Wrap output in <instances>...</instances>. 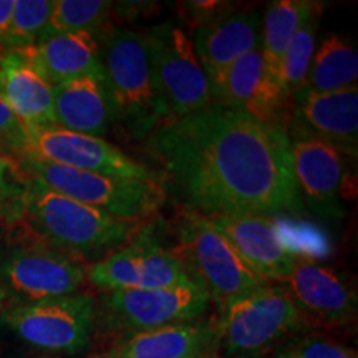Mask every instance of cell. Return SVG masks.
<instances>
[{"mask_svg":"<svg viewBox=\"0 0 358 358\" xmlns=\"http://www.w3.org/2000/svg\"><path fill=\"white\" fill-rule=\"evenodd\" d=\"M148 151L176 198L203 216L299 211L285 129L213 101L150 133Z\"/></svg>","mask_w":358,"mask_h":358,"instance_id":"cell-1","label":"cell"},{"mask_svg":"<svg viewBox=\"0 0 358 358\" xmlns=\"http://www.w3.org/2000/svg\"><path fill=\"white\" fill-rule=\"evenodd\" d=\"M15 221L24 222L40 243L80 262L101 261L141 231V221L110 216L48 189L30 176Z\"/></svg>","mask_w":358,"mask_h":358,"instance_id":"cell-2","label":"cell"},{"mask_svg":"<svg viewBox=\"0 0 358 358\" xmlns=\"http://www.w3.org/2000/svg\"><path fill=\"white\" fill-rule=\"evenodd\" d=\"M187 275L219 307L252 292L267 282L241 259L211 219L187 211L178 227V248L173 250Z\"/></svg>","mask_w":358,"mask_h":358,"instance_id":"cell-3","label":"cell"},{"mask_svg":"<svg viewBox=\"0 0 358 358\" xmlns=\"http://www.w3.org/2000/svg\"><path fill=\"white\" fill-rule=\"evenodd\" d=\"M307 317L284 287L262 285L221 308L217 343L232 358H257L307 329Z\"/></svg>","mask_w":358,"mask_h":358,"instance_id":"cell-4","label":"cell"},{"mask_svg":"<svg viewBox=\"0 0 358 358\" xmlns=\"http://www.w3.org/2000/svg\"><path fill=\"white\" fill-rule=\"evenodd\" d=\"M19 164L27 176L37 179L48 189L120 219L141 221L153 216L166 199V189L161 182L80 171L29 156H24Z\"/></svg>","mask_w":358,"mask_h":358,"instance_id":"cell-5","label":"cell"},{"mask_svg":"<svg viewBox=\"0 0 358 358\" xmlns=\"http://www.w3.org/2000/svg\"><path fill=\"white\" fill-rule=\"evenodd\" d=\"M101 66L115 116L127 123L134 136H150L161 123V113L146 34L111 30L101 45Z\"/></svg>","mask_w":358,"mask_h":358,"instance_id":"cell-6","label":"cell"},{"mask_svg":"<svg viewBox=\"0 0 358 358\" xmlns=\"http://www.w3.org/2000/svg\"><path fill=\"white\" fill-rule=\"evenodd\" d=\"M146 37L161 123L182 118L214 101L208 77L185 30L168 22L151 29Z\"/></svg>","mask_w":358,"mask_h":358,"instance_id":"cell-7","label":"cell"},{"mask_svg":"<svg viewBox=\"0 0 358 358\" xmlns=\"http://www.w3.org/2000/svg\"><path fill=\"white\" fill-rule=\"evenodd\" d=\"M95 301L85 292L32 303L2 313V325L22 342L55 355H80L95 330Z\"/></svg>","mask_w":358,"mask_h":358,"instance_id":"cell-8","label":"cell"},{"mask_svg":"<svg viewBox=\"0 0 358 358\" xmlns=\"http://www.w3.org/2000/svg\"><path fill=\"white\" fill-rule=\"evenodd\" d=\"M209 303L208 294L189 279L171 287L106 292L101 297V319L106 329L131 335L199 320Z\"/></svg>","mask_w":358,"mask_h":358,"instance_id":"cell-9","label":"cell"},{"mask_svg":"<svg viewBox=\"0 0 358 358\" xmlns=\"http://www.w3.org/2000/svg\"><path fill=\"white\" fill-rule=\"evenodd\" d=\"M24 156L105 176L161 182L155 169L134 161L103 138L69 131L57 124L27 128Z\"/></svg>","mask_w":358,"mask_h":358,"instance_id":"cell-10","label":"cell"},{"mask_svg":"<svg viewBox=\"0 0 358 358\" xmlns=\"http://www.w3.org/2000/svg\"><path fill=\"white\" fill-rule=\"evenodd\" d=\"M87 279V267L43 243L17 244L0 259V287L32 303L77 294Z\"/></svg>","mask_w":358,"mask_h":358,"instance_id":"cell-11","label":"cell"},{"mask_svg":"<svg viewBox=\"0 0 358 358\" xmlns=\"http://www.w3.org/2000/svg\"><path fill=\"white\" fill-rule=\"evenodd\" d=\"M87 279L105 292H115L171 287L191 277L173 250L140 231L127 245L87 267Z\"/></svg>","mask_w":358,"mask_h":358,"instance_id":"cell-12","label":"cell"},{"mask_svg":"<svg viewBox=\"0 0 358 358\" xmlns=\"http://www.w3.org/2000/svg\"><path fill=\"white\" fill-rule=\"evenodd\" d=\"M292 171L299 194L320 216H340L338 198L345 176V159L337 148L313 134L289 136Z\"/></svg>","mask_w":358,"mask_h":358,"instance_id":"cell-13","label":"cell"},{"mask_svg":"<svg viewBox=\"0 0 358 358\" xmlns=\"http://www.w3.org/2000/svg\"><path fill=\"white\" fill-rule=\"evenodd\" d=\"M282 284L306 317L338 325L355 319V289L332 267L297 256Z\"/></svg>","mask_w":358,"mask_h":358,"instance_id":"cell-14","label":"cell"},{"mask_svg":"<svg viewBox=\"0 0 358 358\" xmlns=\"http://www.w3.org/2000/svg\"><path fill=\"white\" fill-rule=\"evenodd\" d=\"M209 219L261 279L282 282L289 275L297 256L267 216H211Z\"/></svg>","mask_w":358,"mask_h":358,"instance_id":"cell-15","label":"cell"},{"mask_svg":"<svg viewBox=\"0 0 358 358\" xmlns=\"http://www.w3.org/2000/svg\"><path fill=\"white\" fill-rule=\"evenodd\" d=\"M211 95L214 101L234 106L257 122L280 127L279 115L285 96L264 65L261 47L224 71L219 82L211 87Z\"/></svg>","mask_w":358,"mask_h":358,"instance_id":"cell-16","label":"cell"},{"mask_svg":"<svg viewBox=\"0 0 358 358\" xmlns=\"http://www.w3.org/2000/svg\"><path fill=\"white\" fill-rule=\"evenodd\" d=\"M295 116L303 131L337 148L342 155L357 158L358 150V88L338 92L294 93Z\"/></svg>","mask_w":358,"mask_h":358,"instance_id":"cell-17","label":"cell"},{"mask_svg":"<svg viewBox=\"0 0 358 358\" xmlns=\"http://www.w3.org/2000/svg\"><path fill=\"white\" fill-rule=\"evenodd\" d=\"M261 27L262 19L257 10L232 12L196 27L191 40L209 87H214L239 58L261 47Z\"/></svg>","mask_w":358,"mask_h":358,"instance_id":"cell-18","label":"cell"},{"mask_svg":"<svg viewBox=\"0 0 358 358\" xmlns=\"http://www.w3.org/2000/svg\"><path fill=\"white\" fill-rule=\"evenodd\" d=\"M0 95L25 128L55 124L53 85L25 50L0 52Z\"/></svg>","mask_w":358,"mask_h":358,"instance_id":"cell-19","label":"cell"},{"mask_svg":"<svg viewBox=\"0 0 358 358\" xmlns=\"http://www.w3.org/2000/svg\"><path fill=\"white\" fill-rule=\"evenodd\" d=\"M55 124L69 131L103 138L115 118L103 75H87L53 87Z\"/></svg>","mask_w":358,"mask_h":358,"instance_id":"cell-20","label":"cell"},{"mask_svg":"<svg viewBox=\"0 0 358 358\" xmlns=\"http://www.w3.org/2000/svg\"><path fill=\"white\" fill-rule=\"evenodd\" d=\"M217 345L216 324L187 322L127 335L105 358H194Z\"/></svg>","mask_w":358,"mask_h":358,"instance_id":"cell-21","label":"cell"},{"mask_svg":"<svg viewBox=\"0 0 358 358\" xmlns=\"http://www.w3.org/2000/svg\"><path fill=\"white\" fill-rule=\"evenodd\" d=\"M25 53L53 87L87 75H103L101 45L93 34L43 35Z\"/></svg>","mask_w":358,"mask_h":358,"instance_id":"cell-22","label":"cell"},{"mask_svg":"<svg viewBox=\"0 0 358 358\" xmlns=\"http://www.w3.org/2000/svg\"><path fill=\"white\" fill-rule=\"evenodd\" d=\"M320 12L322 3L313 0H277L267 7L261 27V53L264 65L275 80L289 42L308 19Z\"/></svg>","mask_w":358,"mask_h":358,"instance_id":"cell-23","label":"cell"},{"mask_svg":"<svg viewBox=\"0 0 358 358\" xmlns=\"http://www.w3.org/2000/svg\"><path fill=\"white\" fill-rule=\"evenodd\" d=\"M358 52L355 45L340 35H329L317 45L303 90L338 92L357 87Z\"/></svg>","mask_w":358,"mask_h":358,"instance_id":"cell-24","label":"cell"},{"mask_svg":"<svg viewBox=\"0 0 358 358\" xmlns=\"http://www.w3.org/2000/svg\"><path fill=\"white\" fill-rule=\"evenodd\" d=\"M319 17L320 15H315L308 19L297 30V34L290 40L284 55L280 58L279 70H277V83H279L285 98L292 96L306 83L313 53L317 48Z\"/></svg>","mask_w":358,"mask_h":358,"instance_id":"cell-25","label":"cell"},{"mask_svg":"<svg viewBox=\"0 0 358 358\" xmlns=\"http://www.w3.org/2000/svg\"><path fill=\"white\" fill-rule=\"evenodd\" d=\"M53 0H13L10 22L0 50H25L43 37Z\"/></svg>","mask_w":358,"mask_h":358,"instance_id":"cell-26","label":"cell"},{"mask_svg":"<svg viewBox=\"0 0 358 358\" xmlns=\"http://www.w3.org/2000/svg\"><path fill=\"white\" fill-rule=\"evenodd\" d=\"M113 3L108 0H53L48 34H93L108 19Z\"/></svg>","mask_w":358,"mask_h":358,"instance_id":"cell-27","label":"cell"},{"mask_svg":"<svg viewBox=\"0 0 358 358\" xmlns=\"http://www.w3.org/2000/svg\"><path fill=\"white\" fill-rule=\"evenodd\" d=\"M25 187L27 176L19 161L0 153V219L15 222Z\"/></svg>","mask_w":358,"mask_h":358,"instance_id":"cell-28","label":"cell"},{"mask_svg":"<svg viewBox=\"0 0 358 358\" xmlns=\"http://www.w3.org/2000/svg\"><path fill=\"white\" fill-rule=\"evenodd\" d=\"M272 358H358L357 352L324 337H306L282 345Z\"/></svg>","mask_w":358,"mask_h":358,"instance_id":"cell-29","label":"cell"},{"mask_svg":"<svg viewBox=\"0 0 358 358\" xmlns=\"http://www.w3.org/2000/svg\"><path fill=\"white\" fill-rule=\"evenodd\" d=\"M25 141L27 128L0 95V153L19 161L24 156Z\"/></svg>","mask_w":358,"mask_h":358,"instance_id":"cell-30","label":"cell"},{"mask_svg":"<svg viewBox=\"0 0 358 358\" xmlns=\"http://www.w3.org/2000/svg\"><path fill=\"white\" fill-rule=\"evenodd\" d=\"M185 8L187 17L194 20L196 27L208 24L216 19H221L224 15L232 13L231 2H217V0H194V2H186Z\"/></svg>","mask_w":358,"mask_h":358,"instance_id":"cell-31","label":"cell"},{"mask_svg":"<svg viewBox=\"0 0 358 358\" xmlns=\"http://www.w3.org/2000/svg\"><path fill=\"white\" fill-rule=\"evenodd\" d=\"M13 0H0V45H2L3 35L7 32L8 22H10Z\"/></svg>","mask_w":358,"mask_h":358,"instance_id":"cell-32","label":"cell"},{"mask_svg":"<svg viewBox=\"0 0 358 358\" xmlns=\"http://www.w3.org/2000/svg\"><path fill=\"white\" fill-rule=\"evenodd\" d=\"M3 297H6V294H3L2 287H0V308H2V303H3Z\"/></svg>","mask_w":358,"mask_h":358,"instance_id":"cell-33","label":"cell"},{"mask_svg":"<svg viewBox=\"0 0 358 358\" xmlns=\"http://www.w3.org/2000/svg\"><path fill=\"white\" fill-rule=\"evenodd\" d=\"M204 358H217L216 355H213V353H208V355H206Z\"/></svg>","mask_w":358,"mask_h":358,"instance_id":"cell-34","label":"cell"},{"mask_svg":"<svg viewBox=\"0 0 358 358\" xmlns=\"http://www.w3.org/2000/svg\"><path fill=\"white\" fill-rule=\"evenodd\" d=\"M206 355H208V353H204V355H201V357H194V358H204Z\"/></svg>","mask_w":358,"mask_h":358,"instance_id":"cell-35","label":"cell"}]
</instances>
